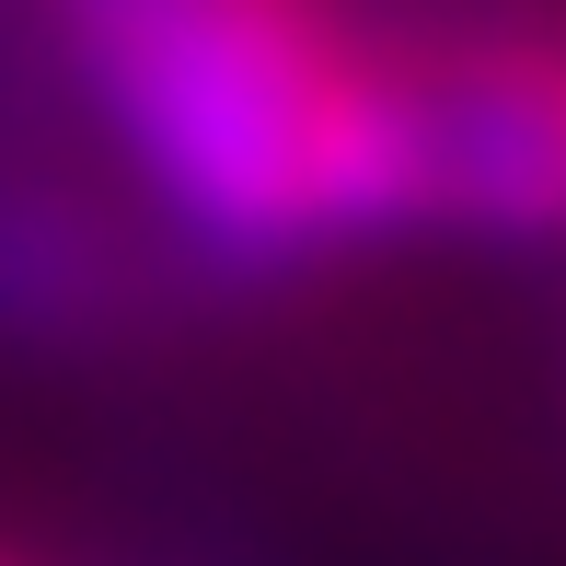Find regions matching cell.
I'll return each instance as SVG.
<instances>
[{
    "instance_id": "6da1fadb",
    "label": "cell",
    "mask_w": 566,
    "mask_h": 566,
    "mask_svg": "<svg viewBox=\"0 0 566 566\" xmlns=\"http://www.w3.org/2000/svg\"><path fill=\"white\" fill-rule=\"evenodd\" d=\"M93 105L209 254H301L417 220L405 82L324 46L301 0H59Z\"/></svg>"
},
{
    "instance_id": "7a4b0ae2",
    "label": "cell",
    "mask_w": 566,
    "mask_h": 566,
    "mask_svg": "<svg viewBox=\"0 0 566 566\" xmlns=\"http://www.w3.org/2000/svg\"><path fill=\"white\" fill-rule=\"evenodd\" d=\"M417 220L566 231V59H451L405 82Z\"/></svg>"
},
{
    "instance_id": "3957f363",
    "label": "cell",
    "mask_w": 566,
    "mask_h": 566,
    "mask_svg": "<svg viewBox=\"0 0 566 566\" xmlns=\"http://www.w3.org/2000/svg\"><path fill=\"white\" fill-rule=\"evenodd\" d=\"M116 313V231L46 174L0 186V336L70 347Z\"/></svg>"
}]
</instances>
